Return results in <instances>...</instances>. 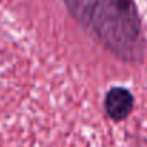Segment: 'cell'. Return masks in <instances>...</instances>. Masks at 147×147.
Instances as JSON below:
<instances>
[{
    "instance_id": "obj_1",
    "label": "cell",
    "mask_w": 147,
    "mask_h": 147,
    "mask_svg": "<svg viewBox=\"0 0 147 147\" xmlns=\"http://www.w3.org/2000/svg\"><path fill=\"white\" fill-rule=\"evenodd\" d=\"M70 16L106 50L126 63L146 54L142 19L134 0H63Z\"/></svg>"
},
{
    "instance_id": "obj_2",
    "label": "cell",
    "mask_w": 147,
    "mask_h": 147,
    "mask_svg": "<svg viewBox=\"0 0 147 147\" xmlns=\"http://www.w3.org/2000/svg\"><path fill=\"white\" fill-rule=\"evenodd\" d=\"M134 97L124 87H111L104 97L106 114L113 121L126 120L133 111Z\"/></svg>"
}]
</instances>
